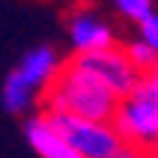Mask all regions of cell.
Listing matches in <instances>:
<instances>
[{
    "label": "cell",
    "mask_w": 158,
    "mask_h": 158,
    "mask_svg": "<svg viewBox=\"0 0 158 158\" xmlns=\"http://www.w3.org/2000/svg\"><path fill=\"white\" fill-rule=\"evenodd\" d=\"M116 102L93 75L75 63L57 69L54 81L45 87V114H69L87 123H107L116 114Z\"/></svg>",
    "instance_id": "1"
},
{
    "label": "cell",
    "mask_w": 158,
    "mask_h": 158,
    "mask_svg": "<svg viewBox=\"0 0 158 158\" xmlns=\"http://www.w3.org/2000/svg\"><path fill=\"white\" fill-rule=\"evenodd\" d=\"M110 128L119 134L125 146L152 149L158 134V78L155 72L140 75L123 105H116Z\"/></svg>",
    "instance_id": "2"
},
{
    "label": "cell",
    "mask_w": 158,
    "mask_h": 158,
    "mask_svg": "<svg viewBox=\"0 0 158 158\" xmlns=\"http://www.w3.org/2000/svg\"><path fill=\"white\" fill-rule=\"evenodd\" d=\"M57 137L81 158H114L125 143L107 123H87L69 114H45Z\"/></svg>",
    "instance_id": "3"
},
{
    "label": "cell",
    "mask_w": 158,
    "mask_h": 158,
    "mask_svg": "<svg viewBox=\"0 0 158 158\" xmlns=\"http://www.w3.org/2000/svg\"><path fill=\"white\" fill-rule=\"evenodd\" d=\"M72 63H75L78 69H84L87 75H93L116 102L128 96L131 87L137 84V78H140V75L128 66V60H125L119 51H114V48L96 51V54H78Z\"/></svg>",
    "instance_id": "4"
},
{
    "label": "cell",
    "mask_w": 158,
    "mask_h": 158,
    "mask_svg": "<svg viewBox=\"0 0 158 158\" xmlns=\"http://www.w3.org/2000/svg\"><path fill=\"white\" fill-rule=\"evenodd\" d=\"M18 75L30 89H45L57 75V57L51 48H36V51L24 54V60L18 66Z\"/></svg>",
    "instance_id": "5"
},
{
    "label": "cell",
    "mask_w": 158,
    "mask_h": 158,
    "mask_svg": "<svg viewBox=\"0 0 158 158\" xmlns=\"http://www.w3.org/2000/svg\"><path fill=\"white\" fill-rule=\"evenodd\" d=\"M24 134H27V143H30L42 158H81L57 137V131H54L51 125H48V119H45V114L33 116V119L27 123Z\"/></svg>",
    "instance_id": "6"
},
{
    "label": "cell",
    "mask_w": 158,
    "mask_h": 158,
    "mask_svg": "<svg viewBox=\"0 0 158 158\" xmlns=\"http://www.w3.org/2000/svg\"><path fill=\"white\" fill-rule=\"evenodd\" d=\"M72 42L78 48V54H96V51H107L114 48V36L102 21L89 15H81L72 21Z\"/></svg>",
    "instance_id": "7"
},
{
    "label": "cell",
    "mask_w": 158,
    "mask_h": 158,
    "mask_svg": "<svg viewBox=\"0 0 158 158\" xmlns=\"http://www.w3.org/2000/svg\"><path fill=\"white\" fill-rule=\"evenodd\" d=\"M30 96H33V89L21 81L18 72H12L6 78V84H3V107L12 110V114H21V110L30 107Z\"/></svg>",
    "instance_id": "8"
},
{
    "label": "cell",
    "mask_w": 158,
    "mask_h": 158,
    "mask_svg": "<svg viewBox=\"0 0 158 158\" xmlns=\"http://www.w3.org/2000/svg\"><path fill=\"white\" fill-rule=\"evenodd\" d=\"M123 57L128 60V66H131L137 75H143V69H146V75L155 69V51H152V48H146L143 42H131L128 48H125Z\"/></svg>",
    "instance_id": "9"
},
{
    "label": "cell",
    "mask_w": 158,
    "mask_h": 158,
    "mask_svg": "<svg viewBox=\"0 0 158 158\" xmlns=\"http://www.w3.org/2000/svg\"><path fill=\"white\" fill-rule=\"evenodd\" d=\"M137 24H140V33H143L140 42L146 45V48L155 51V45H158V18H155V12H149L146 18H140Z\"/></svg>",
    "instance_id": "10"
},
{
    "label": "cell",
    "mask_w": 158,
    "mask_h": 158,
    "mask_svg": "<svg viewBox=\"0 0 158 158\" xmlns=\"http://www.w3.org/2000/svg\"><path fill=\"white\" fill-rule=\"evenodd\" d=\"M116 6L123 9L128 18H134V21H140V18H146L152 12V9H149V0H116Z\"/></svg>",
    "instance_id": "11"
},
{
    "label": "cell",
    "mask_w": 158,
    "mask_h": 158,
    "mask_svg": "<svg viewBox=\"0 0 158 158\" xmlns=\"http://www.w3.org/2000/svg\"><path fill=\"white\" fill-rule=\"evenodd\" d=\"M114 158H152V149H140V146H123Z\"/></svg>",
    "instance_id": "12"
}]
</instances>
